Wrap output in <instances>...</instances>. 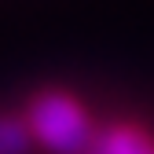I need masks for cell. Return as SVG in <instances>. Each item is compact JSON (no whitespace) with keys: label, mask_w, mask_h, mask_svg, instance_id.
<instances>
[{"label":"cell","mask_w":154,"mask_h":154,"mask_svg":"<svg viewBox=\"0 0 154 154\" xmlns=\"http://www.w3.org/2000/svg\"><path fill=\"white\" fill-rule=\"evenodd\" d=\"M92 154H154V143L136 128H110L95 140Z\"/></svg>","instance_id":"2"},{"label":"cell","mask_w":154,"mask_h":154,"mask_svg":"<svg viewBox=\"0 0 154 154\" xmlns=\"http://www.w3.org/2000/svg\"><path fill=\"white\" fill-rule=\"evenodd\" d=\"M29 136H33V132L22 121L0 118V154H26L29 150Z\"/></svg>","instance_id":"3"},{"label":"cell","mask_w":154,"mask_h":154,"mask_svg":"<svg viewBox=\"0 0 154 154\" xmlns=\"http://www.w3.org/2000/svg\"><path fill=\"white\" fill-rule=\"evenodd\" d=\"M33 136L59 154H77L88 147V118L66 95H41L29 114Z\"/></svg>","instance_id":"1"}]
</instances>
